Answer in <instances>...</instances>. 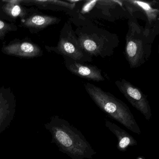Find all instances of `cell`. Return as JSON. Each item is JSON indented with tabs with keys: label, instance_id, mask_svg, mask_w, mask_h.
Here are the masks:
<instances>
[{
	"label": "cell",
	"instance_id": "5bb4252c",
	"mask_svg": "<svg viewBox=\"0 0 159 159\" xmlns=\"http://www.w3.org/2000/svg\"><path fill=\"white\" fill-rule=\"evenodd\" d=\"M17 29L14 23H7L0 19V40H3L7 34L16 31Z\"/></svg>",
	"mask_w": 159,
	"mask_h": 159
},
{
	"label": "cell",
	"instance_id": "8fae6325",
	"mask_svg": "<svg viewBox=\"0 0 159 159\" xmlns=\"http://www.w3.org/2000/svg\"><path fill=\"white\" fill-rule=\"evenodd\" d=\"M29 8L21 4V0L0 1V19L14 23L18 18L24 19L27 15Z\"/></svg>",
	"mask_w": 159,
	"mask_h": 159
},
{
	"label": "cell",
	"instance_id": "7a4b0ae2",
	"mask_svg": "<svg viewBox=\"0 0 159 159\" xmlns=\"http://www.w3.org/2000/svg\"><path fill=\"white\" fill-rule=\"evenodd\" d=\"M84 87L92 100L103 112L133 133L141 134L134 115L124 102L90 83L85 84Z\"/></svg>",
	"mask_w": 159,
	"mask_h": 159
},
{
	"label": "cell",
	"instance_id": "7c38bea8",
	"mask_svg": "<svg viewBox=\"0 0 159 159\" xmlns=\"http://www.w3.org/2000/svg\"><path fill=\"white\" fill-rule=\"evenodd\" d=\"M105 125L117 138V148L120 151H126L128 147L137 145V141L132 135L115 124L106 120Z\"/></svg>",
	"mask_w": 159,
	"mask_h": 159
},
{
	"label": "cell",
	"instance_id": "9a60e30c",
	"mask_svg": "<svg viewBox=\"0 0 159 159\" xmlns=\"http://www.w3.org/2000/svg\"><path fill=\"white\" fill-rule=\"evenodd\" d=\"M136 159H145V158H144V157H142V156H139V157H138L137 158H136Z\"/></svg>",
	"mask_w": 159,
	"mask_h": 159
},
{
	"label": "cell",
	"instance_id": "9c48e42d",
	"mask_svg": "<svg viewBox=\"0 0 159 159\" xmlns=\"http://www.w3.org/2000/svg\"><path fill=\"white\" fill-rule=\"evenodd\" d=\"M60 18L44 14L34 7L29 8L27 15L21 20L20 27L29 30L32 34H37L52 25L58 24Z\"/></svg>",
	"mask_w": 159,
	"mask_h": 159
},
{
	"label": "cell",
	"instance_id": "8992f818",
	"mask_svg": "<svg viewBox=\"0 0 159 159\" xmlns=\"http://www.w3.org/2000/svg\"><path fill=\"white\" fill-rule=\"evenodd\" d=\"M115 84L133 107L143 114L145 119L151 118V109L147 97L140 89L124 79L116 81Z\"/></svg>",
	"mask_w": 159,
	"mask_h": 159
},
{
	"label": "cell",
	"instance_id": "3957f363",
	"mask_svg": "<svg viewBox=\"0 0 159 159\" xmlns=\"http://www.w3.org/2000/svg\"><path fill=\"white\" fill-rule=\"evenodd\" d=\"M125 48V57L131 68L140 66L149 57L152 41L148 30H143L137 23L130 21Z\"/></svg>",
	"mask_w": 159,
	"mask_h": 159
},
{
	"label": "cell",
	"instance_id": "277c9868",
	"mask_svg": "<svg viewBox=\"0 0 159 159\" xmlns=\"http://www.w3.org/2000/svg\"><path fill=\"white\" fill-rule=\"evenodd\" d=\"M45 47L48 52H54L78 62L84 63L93 60L92 57L82 49L70 23L69 22L66 23L61 30L57 45L55 47L46 45Z\"/></svg>",
	"mask_w": 159,
	"mask_h": 159
},
{
	"label": "cell",
	"instance_id": "30bf717a",
	"mask_svg": "<svg viewBox=\"0 0 159 159\" xmlns=\"http://www.w3.org/2000/svg\"><path fill=\"white\" fill-rule=\"evenodd\" d=\"M66 67L72 74L89 80L99 82L105 80L101 70L93 65L78 62L67 57H63Z\"/></svg>",
	"mask_w": 159,
	"mask_h": 159
},
{
	"label": "cell",
	"instance_id": "5b68a950",
	"mask_svg": "<svg viewBox=\"0 0 159 159\" xmlns=\"http://www.w3.org/2000/svg\"><path fill=\"white\" fill-rule=\"evenodd\" d=\"M102 30H88L85 27L75 32L82 49L90 56H104L107 54V43H109L107 34Z\"/></svg>",
	"mask_w": 159,
	"mask_h": 159
},
{
	"label": "cell",
	"instance_id": "4fadbf2b",
	"mask_svg": "<svg viewBox=\"0 0 159 159\" xmlns=\"http://www.w3.org/2000/svg\"><path fill=\"white\" fill-rule=\"evenodd\" d=\"M130 4H133L137 8H139L144 12L145 15L147 16L148 21L150 25L156 21L157 16L159 15V11L158 9L152 8L151 4L148 2L131 1H127Z\"/></svg>",
	"mask_w": 159,
	"mask_h": 159
},
{
	"label": "cell",
	"instance_id": "ba28073f",
	"mask_svg": "<svg viewBox=\"0 0 159 159\" xmlns=\"http://www.w3.org/2000/svg\"><path fill=\"white\" fill-rule=\"evenodd\" d=\"M3 53L18 57L33 58L43 55L41 48L28 39H14L8 44L3 43L2 49Z\"/></svg>",
	"mask_w": 159,
	"mask_h": 159
},
{
	"label": "cell",
	"instance_id": "52a82bcc",
	"mask_svg": "<svg viewBox=\"0 0 159 159\" xmlns=\"http://www.w3.org/2000/svg\"><path fill=\"white\" fill-rule=\"evenodd\" d=\"M16 102L11 88L0 87V134L11 125L16 111Z\"/></svg>",
	"mask_w": 159,
	"mask_h": 159
},
{
	"label": "cell",
	"instance_id": "6da1fadb",
	"mask_svg": "<svg viewBox=\"0 0 159 159\" xmlns=\"http://www.w3.org/2000/svg\"><path fill=\"white\" fill-rule=\"evenodd\" d=\"M44 127L52 135V142L72 159H92L96 154L80 131L58 116H52Z\"/></svg>",
	"mask_w": 159,
	"mask_h": 159
}]
</instances>
